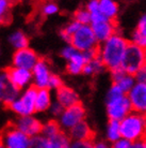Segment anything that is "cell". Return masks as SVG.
<instances>
[{"mask_svg": "<svg viewBox=\"0 0 146 148\" xmlns=\"http://www.w3.org/2000/svg\"><path fill=\"white\" fill-rule=\"evenodd\" d=\"M128 43L129 42L124 37L117 34L102 42L101 45L98 46V58L103 67L108 68L111 71L121 67Z\"/></svg>", "mask_w": 146, "mask_h": 148, "instance_id": "1", "label": "cell"}, {"mask_svg": "<svg viewBox=\"0 0 146 148\" xmlns=\"http://www.w3.org/2000/svg\"><path fill=\"white\" fill-rule=\"evenodd\" d=\"M146 121L145 115L131 112L120 121L121 138L130 143L142 141L145 138Z\"/></svg>", "mask_w": 146, "mask_h": 148, "instance_id": "2", "label": "cell"}, {"mask_svg": "<svg viewBox=\"0 0 146 148\" xmlns=\"http://www.w3.org/2000/svg\"><path fill=\"white\" fill-rule=\"evenodd\" d=\"M145 48L129 42L122 60L121 68L129 75H135L138 71L145 67Z\"/></svg>", "mask_w": 146, "mask_h": 148, "instance_id": "3", "label": "cell"}, {"mask_svg": "<svg viewBox=\"0 0 146 148\" xmlns=\"http://www.w3.org/2000/svg\"><path fill=\"white\" fill-rule=\"evenodd\" d=\"M36 91L37 89L34 86H29L24 90L20 96H18L16 100L11 102L7 106L18 116H31L35 113L34 103Z\"/></svg>", "mask_w": 146, "mask_h": 148, "instance_id": "4", "label": "cell"}, {"mask_svg": "<svg viewBox=\"0 0 146 148\" xmlns=\"http://www.w3.org/2000/svg\"><path fill=\"white\" fill-rule=\"evenodd\" d=\"M70 45H72L76 51L81 53L95 49L99 46L90 25L81 26L76 34L72 37Z\"/></svg>", "mask_w": 146, "mask_h": 148, "instance_id": "5", "label": "cell"}, {"mask_svg": "<svg viewBox=\"0 0 146 148\" xmlns=\"http://www.w3.org/2000/svg\"><path fill=\"white\" fill-rule=\"evenodd\" d=\"M0 141L4 148H29L30 137L13 126L7 125L0 134Z\"/></svg>", "mask_w": 146, "mask_h": 148, "instance_id": "6", "label": "cell"}, {"mask_svg": "<svg viewBox=\"0 0 146 148\" xmlns=\"http://www.w3.org/2000/svg\"><path fill=\"white\" fill-rule=\"evenodd\" d=\"M84 117H85V110H84L83 105L79 102V103L75 104L70 108H64L63 113L60 116L59 126H60L61 130L70 131L78 123L83 121Z\"/></svg>", "mask_w": 146, "mask_h": 148, "instance_id": "7", "label": "cell"}, {"mask_svg": "<svg viewBox=\"0 0 146 148\" xmlns=\"http://www.w3.org/2000/svg\"><path fill=\"white\" fill-rule=\"evenodd\" d=\"M131 112L132 108L126 95L107 100V113L110 120L121 121Z\"/></svg>", "mask_w": 146, "mask_h": 148, "instance_id": "8", "label": "cell"}, {"mask_svg": "<svg viewBox=\"0 0 146 148\" xmlns=\"http://www.w3.org/2000/svg\"><path fill=\"white\" fill-rule=\"evenodd\" d=\"M13 126L17 130H19L22 133L31 138L33 136L40 135L42 132L43 123L31 115V116H19V117H17L15 119V121L13 122Z\"/></svg>", "mask_w": 146, "mask_h": 148, "instance_id": "9", "label": "cell"}, {"mask_svg": "<svg viewBox=\"0 0 146 148\" xmlns=\"http://www.w3.org/2000/svg\"><path fill=\"white\" fill-rule=\"evenodd\" d=\"M130 102L132 112L144 114L146 111V84L135 83L130 91L126 95Z\"/></svg>", "mask_w": 146, "mask_h": 148, "instance_id": "10", "label": "cell"}, {"mask_svg": "<svg viewBox=\"0 0 146 148\" xmlns=\"http://www.w3.org/2000/svg\"><path fill=\"white\" fill-rule=\"evenodd\" d=\"M40 57L32 48L18 49L13 55V67L31 71L39 61Z\"/></svg>", "mask_w": 146, "mask_h": 148, "instance_id": "11", "label": "cell"}, {"mask_svg": "<svg viewBox=\"0 0 146 148\" xmlns=\"http://www.w3.org/2000/svg\"><path fill=\"white\" fill-rule=\"evenodd\" d=\"M7 76L12 85L14 86L17 90H22L28 88L30 86V83L32 81V73L31 71L19 69V68L10 67L5 70Z\"/></svg>", "mask_w": 146, "mask_h": 148, "instance_id": "12", "label": "cell"}, {"mask_svg": "<svg viewBox=\"0 0 146 148\" xmlns=\"http://www.w3.org/2000/svg\"><path fill=\"white\" fill-rule=\"evenodd\" d=\"M93 34L95 36V39L97 40V42L102 43L106 40H108L110 37H112L113 34H115L116 32V25L115 22L109 21V19L103 18L101 21L98 22H94L90 24Z\"/></svg>", "mask_w": 146, "mask_h": 148, "instance_id": "13", "label": "cell"}, {"mask_svg": "<svg viewBox=\"0 0 146 148\" xmlns=\"http://www.w3.org/2000/svg\"><path fill=\"white\" fill-rule=\"evenodd\" d=\"M32 79L34 82V87L36 89H43L47 88L48 81L51 75L49 63L45 59H39L36 64L34 66L32 70Z\"/></svg>", "mask_w": 146, "mask_h": 148, "instance_id": "14", "label": "cell"}, {"mask_svg": "<svg viewBox=\"0 0 146 148\" xmlns=\"http://www.w3.org/2000/svg\"><path fill=\"white\" fill-rule=\"evenodd\" d=\"M19 96V91L12 85L7 76L5 71L0 72V103L9 104L16 100Z\"/></svg>", "mask_w": 146, "mask_h": 148, "instance_id": "15", "label": "cell"}, {"mask_svg": "<svg viewBox=\"0 0 146 148\" xmlns=\"http://www.w3.org/2000/svg\"><path fill=\"white\" fill-rule=\"evenodd\" d=\"M68 137L70 138V141L73 142H79V141H93V138L95 136L94 131L92 130V128L89 126L88 122L81 121L80 123H78L77 126H75L73 129H70L68 131Z\"/></svg>", "mask_w": 146, "mask_h": 148, "instance_id": "16", "label": "cell"}, {"mask_svg": "<svg viewBox=\"0 0 146 148\" xmlns=\"http://www.w3.org/2000/svg\"><path fill=\"white\" fill-rule=\"evenodd\" d=\"M57 102L63 108H67L79 103L80 101H79V97L77 92L73 88L63 85L57 90Z\"/></svg>", "mask_w": 146, "mask_h": 148, "instance_id": "17", "label": "cell"}, {"mask_svg": "<svg viewBox=\"0 0 146 148\" xmlns=\"http://www.w3.org/2000/svg\"><path fill=\"white\" fill-rule=\"evenodd\" d=\"M51 103V93L48 88L37 89L36 97H35V103H34V110L35 112H46L49 110Z\"/></svg>", "mask_w": 146, "mask_h": 148, "instance_id": "18", "label": "cell"}, {"mask_svg": "<svg viewBox=\"0 0 146 148\" xmlns=\"http://www.w3.org/2000/svg\"><path fill=\"white\" fill-rule=\"evenodd\" d=\"M98 9L105 18L112 22H114L118 14V4L113 0H99Z\"/></svg>", "mask_w": 146, "mask_h": 148, "instance_id": "19", "label": "cell"}, {"mask_svg": "<svg viewBox=\"0 0 146 148\" xmlns=\"http://www.w3.org/2000/svg\"><path fill=\"white\" fill-rule=\"evenodd\" d=\"M84 64H85V61H84L82 53L77 51V52L72 56V58L68 60L66 70H67V72L70 74L78 75V74L82 73V69H83Z\"/></svg>", "mask_w": 146, "mask_h": 148, "instance_id": "20", "label": "cell"}, {"mask_svg": "<svg viewBox=\"0 0 146 148\" xmlns=\"http://www.w3.org/2000/svg\"><path fill=\"white\" fill-rule=\"evenodd\" d=\"M9 42L11 43V45L14 48H16V51L18 49H22V48H27L29 45V39L25 34V32H22L20 30H17L10 36L9 38Z\"/></svg>", "mask_w": 146, "mask_h": 148, "instance_id": "21", "label": "cell"}, {"mask_svg": "<svg viewBox=\"0 0 146 148\" xmlns=\"http://www.w3.org/2000/svg\"><path fill=\"white\" fill-rule=\"evenodd\" d=\"M48 141H49V148H70L72 144V141L67 133L63 131Z\"/></svg>", "mask_w": 146, "mask_h": 148, "instance_id": "22", "label": "cell"}, {"mask_svg": "<svg viewBox=\"0 0 146 148\" xmlns=\"http://www.w3.org/2000/svg\"><path fill=\"white\" fill-rule=\"evenodd\" d=\"M62 130L59 126V122L55 120H49L42 127V132L41 135L46 137L47 140H50L52 137H55L57 134H59Z\"/></svg>", "mask_w": 146, "mask_h": 148, "instance_id": "23", "label": "cell"}, {"mask_svg": "<svg viewBox=\"0 0 146 148\" xmlns=\"http://www.w3.org/2000/svg\"><path fill=\"white\" fill-rule=\"evenodd\" d=\"M107 138L111 143L118 141L121 138V132H120V121L116 120H109V123L107 126Z\"/></svg>", "mask_w": 146, "mask_h": 148, "instance_id": "24", "label": "cell"}, {"mask_svg": "<svg viewBox=\"0 0 146 148\" xmlns=\"http://www.w3.org/2000/svg\"><path fill=\"white\" fill-rule=\"evenodd\" d=\"M80 27H81L80 24H78V23L75 22V21H72V22L68 23L63 29H61V31H60V37L70 44L72 37L76 34Z\"/></svg>", "mask_w": 146, "mask_h": 148, "instance_id": "25", "label": "cell"}, {"mask_svg": "<svg viewBox=\"0 0 146 148\" xmlns=\"http://www.w3.org/2000/svg\"><path fill=\"white\" fill-rule=\"evenodd\" d=\"M103 69H105L103 64H102V62L100 61V59L97 57V58L91 60L90 62L84 64L83 69H82V73L85 74V75H93V74L101 72Z\"/></svg>", "mask_w": 146, "mask_h": 148, "instance_id": "26", "label": "cell"}, {"mask_svg": "<svg viewBox=\"0 0 146 148\" xmlns=\"http://www.w3.org/2000/svg\"><path fill=\"white\" fill-rule=\"evenodd\" d=\"M74 21L80 24L81 26H87L91 23V15L85 8H80L74 13Z\"/></svg>", "mask_w": 146, "mask_h": 148, "instance_id": "27", "label": "cell"}, {"mask_svg": "<svg viewBox=\"0 0 146 148\" xmlns=\"http://www.w3.org/2000/svg\"><path fill=\"white\" fill-rule=\"evenodd\" d=\"M135 79L133 77V75H129V74H126L124 77L122 78L121 81L116 83V85L120 87L123 93L125 95H127L129 91H130V89L135 86Z\"/></svg>", "mask_w": 146, "mask_h": 148, "instance_id": "28", "label": "cell"}, {"mask_svg": "<svg viewBox=\"0 0 146 148\" xmlns=\"http://www.w3.org/2000/svg\"><path fill=\"white\" fill-rule=\"evenodd\" d=\"M29 148H49V141L43 135H36L30 138Z\"/></svg>", "mask_w": 146, "mask_h": 148, "instance_id": "29", "label": "cell"}, {"mask_svg": "<svg viewBox=\"0 0 146 148\" xmlns=\"http://www.w3.org/2000/svg\"><path fill=\"white\" fill-rule=\"evenodd\" d=\"M132 44L138 45L140 47L145 48L146 46V34H141L138 30H135L133 34H132Z\"/></svg>", "mask_w": 146, "mask_h": 148, "instance_id": "30", "label": "cell"}, {"mask_svg": "<svg viewBox=\"0 0 146 148\" xmlns=\"http://www.w3.org/2000/svg\"><path fill=\"white\" fill-rule=\"evenodd\" d=\"M62 86H63V82L61 79V77L59 75H57V74H51L50 77H49V81H48L47 88L49 90L50 89H57L58 90Z\"/></svg>", "mask_w": 146, "mask_h": 148, "instance_id": "31", "label": "cell"}, {"mask_svg": "<svg viewBox=\"0 0 146 148\" xmlns=\"http://www.w3.org/2000/svg\"><path fill=\"white\" fill-rule=\"evenodd\" d=\"M59 11V7L53 2H48V3H45L43 9H42V12L43 14L46 15V16H49V15H53L55 13H58Z\"/></svg>", "mask_w": 146, "mask_h": 148, "instance_id": "32", "label": "cell"}, {"mask_svg": "<svg viewBox=\"0 0 146 148\" xmlns=\"http://www.w3.org/2000/svg\"><path fill=\"white\" fill-rule=\"evenodd\" d=\"M10 8V2L7 0H0V23L5 21V17L9 12Z\"/></svg>", "mask_w": 146, "mask_h": 148, "instance_id": "33", "label": "cell"}, {"mask_svg": "<svg viewBox=\"0 0 146 148\" xmlns=\"http://www.w3.org/2000/svg\"><path fill=\"white\" fill-rule=\"evenodd\" d=\"M126 72H125L121 67L116 68V69H114V70L111 71V77H112V81H113V84H116L118 82L121 81L122 78L124 77L125 75H126Z\"/></svg>", "mask_w": 146, "mask_h": 148, "instance_id": "34", "label": "cell"}, {"mask_svg": "<svg viewBox=\"0 0 146 148\" xmlns=\"http://www.w3.org/2000/svg\"><path fill=\"white\" fill-rule=\"evenodd\" d=\"M70 148H94V142L93 141L72 142Z\"/></svg>", "mask_w": 146, "mask_h": 148, "instance_id": "35", "label": "cell"}, {"mask_svg": "<svg viewBox=\"0 0 146 148\" xmlns=\"http://www.w3.org/2000/svg\"><path fill=\"white\" fill-rule=\"evenodd\" d=\"M76 52L77 51L72 46V45H67V46H65L64 48H62V51H61V56H62L64 59H66L67 61H68V60L72 58V56H73Z\"/></svg>", "mask_w": 146, "mask_h": 148, "instance_id": "36", "label": "cell"}, {"mask_svg": "<svg viewBox=\"0 0 146 148\" xmlns=\"http://www.w3.org/2000/svg\"><path fill=\"white\" fill-rule=\"evenodd\" d=\"M133 77L135 79V83H142V84H146V68H142L141 70H139L137 73L133 75Z\"/></svg>", "mask_w": 146, "mask_h": 148, "instance_id": "37", "label": "cell"}, {"mask_svg": "<svg viewBox=\"0 0 146 148\" xmlns=\"http://www.w3.org/2000/svg\"><path fill=\"white\" fill-rule=\"evenodd\" d=\"M49 110H50V112L52 113V115L55 116V117H60L61 114L63 113V111H64V108H63L62 106L57 102V101L53 102V103H51Z\"/></svg>", "mask_w": 146, "mask_h": 148, "instance_id": "38", "label": "cell"}, {"mask_svg": "<svg viewBox=\"0 0 146 148\" xmlns=\"http://www.w3.org/2000/svg\"><path fill=\"white\" fill-rule=\"evenodd\" d=\"M132 147V143L126 141L124 138H120L118 141L112 143V146L111 148H131Z\"/></svg>", "mask_w": 146, "mask_h": 148, "instance_id": "39", "label": "cell"}, {"mask_svg": "<svg viewBox=\"0 0 146 148\" xmlns=\"http://www.w3.org/2000/svg\"><path fill=\"white\" fill-rule=\"evenodd\" d=\"M135 30H138L141 34H146V16L145 15H143L142 17L140 18L139 23H138V27H137Z\"/></svg>", "mask_w": 146, "mask_h": 148, "instance_id": "40", "label": "cell"}, {"mask_svg": "<svg viewBox=\"0 0 146 148\" xmlns=\"http://www.w3.org/2000/svg\"><path fill=\"white\" fill-rule=\"evenodd\" d=\"M131 148H146L145 140H142V141H138V142L132 143V147Z\"/></svg>", "mask_w": 146, "mask_h": 148, "instance_id": "41", "label": "cell"}, {"mask_svg": "<svg viewBox=\"0 0 146 148\" xmlns=\"http://www.w3.org/2000/svg\"><path fill=\"white\" fill-rule=\"evenodd\" d=\"M94 148H110V146L105 142H97L94 143Z\"/></svg>", "mask_w": 146, "mask_h": 148, "instance_id": "42", "label": "cell"}, {"mask_svg": "<svg viewBox=\"0 0 146 148\" xmlns=\"http://www.w3.org/2000/svg\"><path fill=\"white\" fill-rule=\"evenodd\" d=\"M0 148H4V146L2 145V143H1V141H0Z\"/></svg>", "mask_w": 146, "mask_h": 148, "instance_id": "43", "label": "cell"}]
</instances>
